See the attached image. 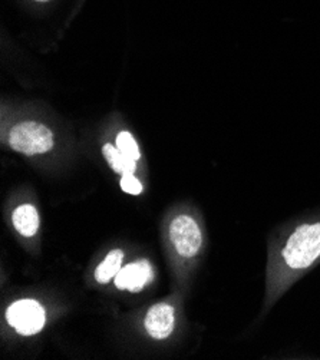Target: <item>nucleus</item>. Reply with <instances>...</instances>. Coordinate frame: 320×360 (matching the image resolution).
<instances>
[{"instance_id":"obj_1","label":"nucleus","mask_w":320,"mask_h":360,"mask_svg":"<svg viewBox=\"0 0 320 360\" xmlns=\"http://www.w3.org/2000/svg\"><path fill=\"white\" fill-rule=\"evenodd\" d=\"M283 259L290 269H306L320 257V223L297 227L284 245Z\"/></svg>"},{"instance_id":"obj_2","label":"nucleus","mask_w":320,"mask_h":360,"mask_svg":"<svg viewBox=\"0 0 320 360\" xmlns=\"http://www.w3.org/2000/svg\"><path fill=\"white\" fill-rule=\"evenodd\" d=\"M8 141L12 150L29 157L45 154L55 146L51 129L33 121H25L15 125L9 132Z\"/></svg>"},{"instance_id":"obj_3","label":"nucleus","mask_w":320,"mask_h":360,"mask_svg":"<svg viewBox=\"0 0 320 360\" xmlns=\"http://www.w3.org/2000/svg\"><path fill=\"white\" fill-rule=\"evenodd\" d=\"M6 320L18 333L32 336L39 333L46 321L45 309L32 299L18 300L6 310Z\"/></svg>"},{"instance_id":"obj_4","label":"nucleus","mask_w":320,"mask_h":360,"mask_svg":"<svg viewBox=\"0 0 320 360\" xmlns=\"http://www.w3.org/2000/svg\"><path fill=\"white\" fill-rule=\"evenodd\" d=\"M169 238L177 253L186 259L194 257L203 244V236L197 221L184 214L172 220L169 226Z\"/></svg>"},{"instance_id":"obj_5","label":"nucleus","mask_w":320,"mask_h":360,"mask_svg":"<svg viewBox=\"0 0 320 360\" xmlns=\"http://www.w3.org/2000/svg\"><path fill=\"white\" fill-rule=\"evenodd\" d=\"M154 278V270L150 262L139 260L135 263H129L120 270L117 277L114 278L115 285L120 290L139 292L150 284Z\"/></svg>"},{"instance_id":"obj_6","label":"nucleus","mask_w":320,"mask_h":360,"mask_svg":"<svg viewBox=\"0 0 320 360\" xmlns=\"http://www.w3.org/2000/svg\"><path fill=\"white\" fill-rule=\"evenodd\" d=\"M174 307L168 303L154 304L146 316V329L155 340L167 339L174 330Z\"/></svg>"},{"instance_id":"obj_7","label":"nucleus","mask_w":320,"mask_h":360,"mask_svg":"<svg viewBox=\"0 0 320 360\" xmlns=\"http://www.w3.org/2000/svg\"><path fill=\"white\" fill-rule=\"evenodd\" d=\"M12 223L20 236L33 237L39 230V214L32 204H22L15 208Z\"/></svg>"},{"instance_id":"obj_8","label":"nucleus","mask_w":320,"mask_h":360,"mask_svg":"<svg viewBox=\"0 0 320 360\" xmlns=\"http://www.w3.org/2000/svg\"><path fill=\"white\" fill-rule=\"evenodd\" d=\"M124 262V251L122 250H113L110 251L103 262L95 270V280L101 284L110 283L113 278L117 277L120 270L122 269Z\"/></svg>"},{"instance_id":"obj_9","label":"nucleus","mask_w":320,"mask_h":360,"mask_svg":"<svg viewBox=\"0 0 320 360\" xmlns=\"http://www.w3.org/2000/svg\"><path fill=\"white\" fill-rule=\"evenodd\" d=\"M102 154L110 164V167L118 172V174H134L136 169V161L128 158L125 154H122L118 148H115L113 143H105L102 147Z\"/></svg>"},{"instance_id":"obj_10","label":"nucleus","mask_w":320,"mask_h":360,"mask_svg":"<svg viewBox=\"0 0 320 360\" xmlns=\"http://www.w3.org/2000/svg\"><path fill=\"white\" fill-rule=\"evenodd\" d=\"M117 148L122 154H125L128 158H131L134 161H138L139 157H141L138 143H136L135 138L132 136V134L128 132V131H122V132L118 134V136H117Z\"/></svg>"},{"instance_id":"obj_11","label":"nucleus","mask_w":320,"mask_h":360,"mask_svg":"<svg viewBox=\"0 0 320 360\" xmlns=\"http://www.w3.org/2000/svg\"><path fill=\"white\" fill-rule=\"evenodd\" d=\"M121 188L122 191H125L127 194H132V195H138L142 193V184L139 179L134 175V174H125L121 178Z\"/></svg>"},{"instance_id":"obj_12","label":"nucleus","mask_w":320,"mask_h":360,"mask_svg":"<svg viewBox=\"0 0 320 360\" xmlns=\"http://www.w3.org/2000/svg\"><path fill=\"white\" fill-rule=\"evenodd\" d=\"M41 2H45V0H41Z\"/></svg>"}]
</instances>
